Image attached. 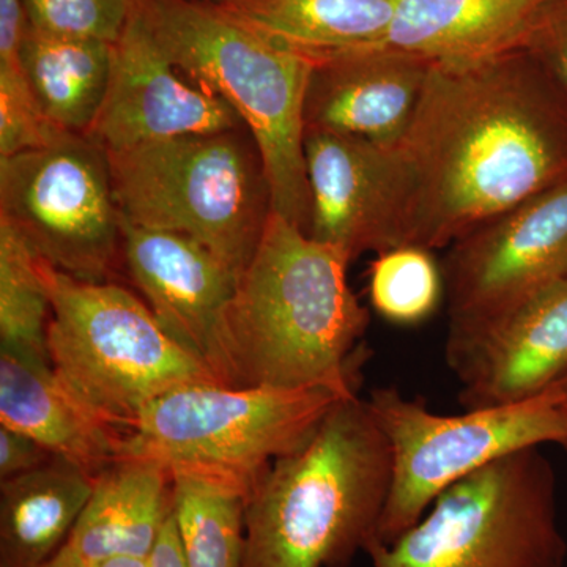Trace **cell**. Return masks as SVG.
<instances>
[{"label": "cell", "instance_id": "1", "mask_svg": "<svg viewBox=\"0 0 567 567\" xmlns=\"http://www.w3.org/2000/svg\"><path fill=\"white\" fill-rule=\"evenodd\" d=\"M393 248L436 251L567 182V106L527 50L432 63L390 148Z\"/></svg>", "mask_w": 567, "mask_h": 567}, {"label": "cell", "instance_id": "2", "mask_svg": "<svg viewBox=\"0 0 567 567\" xmlns=\"http://www.w3.org/2000/svg\"><path fill=\"white\" fill-rule=\"evenodd\" d=\"M349 265L271 213L224 320V385L357 395L371 316L347 281Z\"/></svg>", "mask_w": 567, "mask_h": 567}, {"label": "cell", "instance_id": "3", "mask_svg": "<svg viewBox=\"0 0 567 567\" xmlns=\"http://www.w3.org/2000/svg\"><path fill=\"white\" fill-rule=\"evenodd\" d=\"M391 451L368 401L341 399L246 495L244 567H350L377 540Z\"/></svg>", "mask_w": 567, "mask_h": 567}, {"label": "cell", "instance_id": "4", "mask_svg": "<svg viewBox=\"0 0 567 567\" xmlns=\"http://www.w3.org/2000/svg\"><path fill=\"white\" fill-rule=\"evenodd\" d=\"M164 54L219 96L251 133L276 215L309 221L305 99L315 55L268 35L215 0H136Z\"/></svg>", "mask_w": 567, "mask_h": 567}, {"label": "cell", "instance_id": "5", "mask_svg": "<svg viewBox=\"0 0 567 567\" xmlns=\"http://www.w3.org/2000/svg\"><path fill=\"white\" fill-rule=\"evenodd\" d=\"M123 221L193 238L241 275L270 219L262 156L246 128L107 151Z\"/></svg>", "mask_w": 567, "mask_h": 567}, {"label": "cell", "instance_id": "6", "mask_svg": "<svg viewBox=\"0 0 567 567\" xmlns=\"http://www.w3.org/2000/svg\"><path fill=\"white\" fill-rule=\"evenodd\" d=\"M39 267L51 301L52 369L123 436L155 399L196 383L223 385L121 284L81 281L40 257Z\"/></svg>", "mask_w": 567, "mask_h": 567}, {"label": "cell", "instance_id": "7", "mask_svg": "<svg viewBox=\"0 0 567 567\" xmlns=\"http://www.w3.org/2000/svg\"><path fill=\"white\" fill-rule=\"evenodd\" d=\"M344 398L328 388H177L142 410L118 457L153 458L173 472L229 481L248 494L278 458L305 446Z\"/></svg>", "mask_w": 567, "mask_h": 567}, {"label": "cell", "instance_id": "8", "mask_svg": "<svg viewBox=\"0 0 567 567\" xmlns=\"http://www.w3.org/2000/svg\"><path fill=\"white\" fill-rule=\"evenodd\" d=\"M374 567H565L557 477L537 447L446 488L393 544H369Z\"/></svg>", "mask_w": 567, "mask_h": 567}, {"label": "cell", "instance_id": "9", "mask_svg": "<svg viewBox=\"0 0 567 567\" xmlns=\"http://www.w3.org/2000/svg\"><path fill=\"white\" fill-rule=\"evenodd\" d=\"M391 451V486L377 540L393 544L436 498L477 470L517 451L567 440L565 391L518 404L439 415L395 388L365 399Z\"/></svg>", "mask_w": 567, "mask_h": 567}, {"label": "cell", "instance_id": "10", "mask_svg": "<svg viewBox=\"0 0 567 567\" xmlns=\"http://www.w3.org/2000/svg\"><path fill=\"white\" fill-rule=\"evenodd\" d=\"M0 221L62 274L115 282L122 215L110 155L95 137L63 132L43 147L0 158Z\"/></svg>", "mask_w": 567, "mask_h": 567}, {"label": "cell", "instance_id": "11", "mask_svg": "<svg viewBox=\"0 0 567 567\" xmlns=\"http://www.w3.org/2000/svg\"><path fill=\"white\" fill-rule=\"evenodd\" d=\"M446 249L450 364L499 317L567 278V182L487 219Z\"/></svg>", "mask_w": 567, "mask_h": 567}, {"label": "cell", "instance_id": "12", "mask_svg": "<svg viewBox=\"0 0 567 567\" xmlns=\"http://www.w3.org/2000/svg\"><path fill=\"white\" fill-rule=\"evenodd\" d=\"M241 128L245 123L229 104L186 80L169 61L134 2L121 39L112 44L110 87L89 136L111 152Z\"/></svg>", "mask_w": 567, "mask_h": 567}, {"label": "cell", "instance_id": "13", "mask_svg": "<svg viewBox=\"0 0 567 567\" xmlns=\"http://www.w3.org/2000/svg\"><path fill=\"white\" fill-rule=\"evenodd\" d=\"M122 227L123 262L153 316L223 383L224 320L240 274L185 235Z\"/></svg>", "mask_w": 567, "mask_h": 567}, {"label": "cell", "instance_id": "14", "mask_svg": "<svg viewBox=\"0 0 567 567\" xmlns=\"http://www.w3.org/2000/svg\"><path fill=\"white\" fill-rule=\"evenodd\" d=\"M450 368L465 410L518 404L557 386L567 374V278L499 317Z\"/></svg>", "mask_w": 567, "mask_h": 567}, {"label": "cell", "instance_id": "15", "mask_svg": "<svg viewBox=\"0 0 567 567\" xmlns=\"http://www.w3.org/2000/svg\"><path fill=\"white\" fill-rule=\"evenodd\" d=\"M312 55L306 132L347 134L393 148L415 117L432 63L386 48Z\"/></svg>", "mask_w": 567, "mask_h": 567}, {"label": "cell", "instance_id": "16", "mask_svg": "<svg viewBox=\"0 0 567 567\" xmlns=\"http://www.w3.org/2000/svg\"><path fill=\"white\" fill-rule=\"evenodd\" d=\"M305 162L309 237L350 264L393 249L390 148L347 134L306 132Z\"/></svg>", "mask_w": 567, "mask_h": 567}, {"label": "cell", "instance_id": "17", "mask_svg": "<svg viewBox=\"0 0 567 567\" xmlns=\"http://www.w3.org/2000/svg\"><path fill=\"white\" fill-rule=\"evenodd\" d=\"M0 424L31 436L93 477L118 458L123 435L96 415L51 363L0 349Z\"/></svg>", "mask_w": 567, "mask_h": 567}, {"label": "cell", "instance_id": "18", "mask_svg": "<svg viewBox=\"0 0 567 567\" xmlns=\"http://www.w3.org/2000/svg\"><path fill=\"white\" fill-rule=\"evenodd\" d=\"M550 0H395L386 50L473 63L524 50Z\"/></svg>", "mask_w": 567, "mask_h": 567}, {"label": "cell", "instance_id": "19", "mask_svg": "<svg viewBox=\"0 0 567 567\" xmlns=\"http://www.w3.org/2000/svg\"><path fill=\"white\" fill-rule=\"evenodd\" d=\"M174 475L145 457H118L95 476L66 550L82 567L114 557L151 558L173 514Z\"/></svg>", "mask_w": 567, "mask_h": 567}, {"label": "cell", "instance_id": "20", "mask_svg": "<svg viewBox=\"0 0 567 567\" xmlns=\"http://www.w3.org/2000/svg\"><path fill=\"white\" fill-rule=\"evenodd\" d=\"M95 477L61 457L0 481V567H43L69 543Z\"/></svg>", "mask_w": 567, "mask_h": 567}, {"label": "cell", "instance_id": "21", "mask_svg": "<svg viewBox=\"0 0 567 567\" xmlns=\"http://www.w3.org/2000/svg\"><path fill=\"white\" fill-rule=\"evenodd\" d=\"M254 28L309 52L385 47L395 0H215Z\"/></svg>", "mask_w": 567, "mask_h": 567}, {"label": "cell", "instance_id": "22", "mask_svg": "<svg viewBox=\"0 0 567 567\" xmlns=\"http://www.w3.org/2000/svg\"><path fill=\"white\" fill-rule=\"evenodd\" d=\"M20 63L54 125L70 133H91L110 87L112 44L51 35L29 25Z\"/></svg>", "mask_w": 567, "mask_h": 567}, {"label": "cell", "instance_id": "23", "mask_svg": "<svg viewBox=\"0 0 567 567\" xmlns=\"http://www.w3.org/2000/svg\"><path fill=\"white\" fill-rule=\"evenodd\" d=\"M173 516L186 567H244L245 488L173 472Z\"/></svg>", "mask_w": 567, "mask_h": 567}, {"label": "cell", "instance_id": "24", "mask_svg": "<svg viewBox=\"0 0 567 567\" xmlns=\"http://www.w3.org/2000/svg\"><path fill=\"white\" fill-rule=\"evenodd\" d=\"M51 301L39 257L0 221V349L51 363L48 324Z\"/></svg>", "mask_w": 567, "mask_h": 567}, {"label": "cell", "instance_id": "25", "mask_svg": "<svg viewBox=\"0 0 567 567\" xmlns=\"http://www.w3.org/2000/svg\"><path fill=\"white\" fill-rule=\"evenodd\" d=\"M369 297L377 315L398 324H416L445 298L442 265L434 254L399 246L377 254L369 268Z\"/></svg>", "mask_w": 567, "mask_h": 567}, {"label": "cell", "instance_id": "26", "mask_svg": "<svg viewBox=\"0 0 567 567\" xmlns=\"http://www.w3.org/2000/svg\"><path fill=\"white\" fill-rule=\"evenodd\" d=\"M136 0H24L32 29L114 44L132 14Z\"/></svg>", "mask_w": 567, "mask_h": 567}, {"label": "cell", "instance_id": "27", "mask_svg": "<svg viewBox=\"0 0 567 567\" xmlns=\"http://www.w3.org/2000/svg\"><path fill=\"white\" fill-rule=\"evenodd\" d=\"M63 132L41 110L21 65H0V158L43 147Z\"/></svg>", "mask_w": 567, "mask_h": 567}, {"label": "cell", "instance_id": "28", "mask_svg": "<svg viewBox=\"0 0 567 567\" xmlns=\"http://www.w3.org/2000/svg\"><path fill=\"white\" fill-rule=\"evenodd\" d=\"M525 50L546 70L567 106V0H550Z\"/></svg>", "mask_w": 567, "mask_h": 567}, {"label": "cell", "instance_id": "29", "mask_svg": "<svg viewBox=\"0 0 567 567\" xmlns=\"http://www.w3.org/2000/svg\"><path fill=\"white\" fill-rule=\"evenodd\" d=\"M54 457L31 436L0 424V481L24 475Z\"/></svg>", "mask_w": 567, "mask_h": 567}, {"label": "cell", "instance_id": "30", "mask_svg": "<svg viewBox=\"0 0 567 567\" xmlns=\"http://www.w3.org/2000/svg\"><path fill=\"white\" fill-rule=\"evenodd\" d=\"M28 28L24 0H0V65H21V43Z\"/></svg>", "mask_w": 567, "mask_h": 567}, {"label": "cell", "instance_id": "31", "mask_svg": "<svg viewBox=\"0 0 567 567\" xmlns=\"http://www.w3.org/2000/svg\"><path fill=\"white\" fill-rule=\"evenodd\" d=\"M148 559L152 567H186L173 514L167 518L162 536Z\"/></svg>", "mask_w": 567, "mask_h": 567}, {"label": "cell", "instance_id": "32", "mask_svg": "<svg viewBox=\"0 0 567 567\" xmlns=\"http://www.w3.org/2000/svg\"><path fill=\"white\" fill-rule=\"evenodd\" d=\"M87 567H152L151 559L137 557H114L103 559Z\"/></svg>", "mask_w": 567, "mask_h": 567}, {"label": "cell", "instance_id": "33", "mask_svg": "<svg viewBox=\"0 0 567 567\" xmlns=\"http://www.w3.org/2000/svg\"><path fill=\"white\" fill-rule=\"evenodd\" d=\"M43 567H82L65 547Z\"/></svg>", "mask_w": 567, "mask_h": 567}, {"label": "cell", "instance_id": "34", "mask_svg": "<svg viewBox=\"0 0 567 567\" xmlns=\"http://www.w3.org/2000/svg\"><path fill=\"white\" fill-rule=\"evenodd\" d=\"M557 388H559V390L567 391V374L565 375V379L558 383Z\"/></svg>", "mask_w": 567, "mask_h": 567}, {"label": "cell", "instance_id": "35", "mask_svg": "<svg viewBox=\"0 0 567 567\" xmlns=\"http://www.w3.org/2000/svg\"><path fill=\"white\" fill-rule=\"evenodd\" d=\"M565 409H566V412H567V391H565ZM563 447H566L567 450V440L565 443H563Z\"/></svg>", "mask_w": 567, "mask_h": 567}]
</instances>
